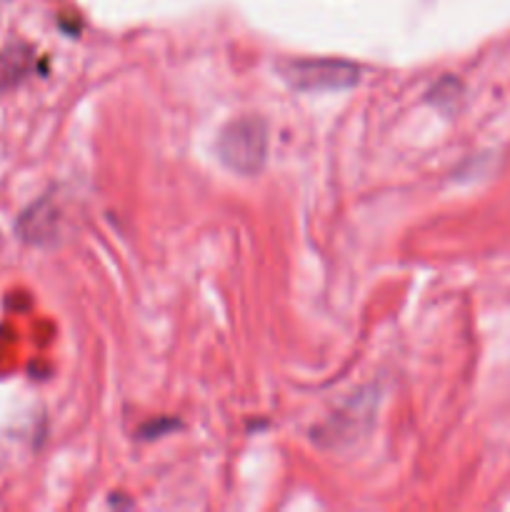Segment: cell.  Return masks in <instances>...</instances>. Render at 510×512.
Wrapping results in <instances>:
<instances>
[{"instance_id": "1", "label": "cell", "mask_w": 510, "mask_h": 512, "mask_svg": "<svg viewBox=\"0 0 510 512\" xmlns=\"http://www.w3.org/2000/svg\"><path fill=\"white\" fill-rule=\"evenodd\" d=\"M218 158L240 175H253L268 158V128L260 118H235L220 130Z\"/></svg>"}, {"instance_id": "2", "label": "cell", "mask_w": 510, "mask_h": 512, "mask_svg": "<svg viewBox=\"0 0 510 512\" xmlns=\"http://www.w3.org/2000/svg\"><path fill=\"white\" fill-rule=\"evenodd\" d=\"M283 75L300 90H338L358 83L360 68L348 60L300 58L285 63Z\"/></svg>"}]
</instances>
